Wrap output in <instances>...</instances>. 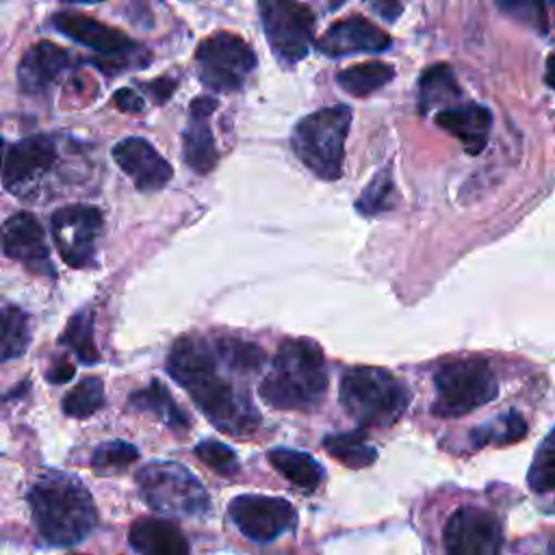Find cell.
Returning <instances> with one entry per match:
<instances>
[{"mask_svg":"<svg viewBox=\"0 0 555 555\" xmlns=\"http://www.w3.org/2000/svg\"><path fill=\"white\" fill-rule=\"evenodd\" d=\"M553 2H555V0H553Z\"/></svg>","mask_w":555,"mask_h":555,"instance_id":"cell-44","label":"cell"},{"mask_svg":"<svg viewBox=\"0 0 555 555\" xmlns=\"http://www.w3.org/2000/svg\"><path fill=\"white\" fill-rule=\"evenodd\" d=\"M262 33L282 65L304 61L314 43V13L299 0H258Z\"/></svg>","mask_w":555,"mask_h":555,"instance_id":"cell-9","label":"cell"},{"mask_svg":"<svg viewBox=\"0 0 555 555\" xmlns=\"http://www.w3.org/2000/svg\"><path fill=\"white\" fill-rule=\"evenodd\" d=\"M113 160L134 182L139 191H158L171 176V165L154 150V145L141 137H128L115 143Z\"/></svg>","mask_w":555,"mask_h":555,"instance_id":"cell-17","label":"cell"},{"mask_svg":"<svg viewBox=\"0 0 555 555\" xmlns=\"http://www.w3.org/2000/svg\"><path fill=\"white\" fill-rule=\"evenodd\" d=\"M63 2H80V4H85V2H102V0H63Z\"/></svg>","mask_w":555,"mask_h":555,"instance_id":"cell-42","label":"cell"},{"mask_svg":"<svg viewBox=\"0 0 555 555\" xmlns=\"http://www.w3.org/2000/svg\"><path fill=\"white\" fill-rule=\"evenodd\" d=\"M113 104H115L119 111H124V113H139V111H143V100H141V95H139L137 91H132V89H119V91H115Z\"/></svg>","mask_w":555,"mask_h":555,"instance_id":"cell-37","label":"cell"},{"mask_svg":"<svg viewBox=\"0 0 555 555\" xmlns=\"http://www.w3.org/2000/svg\"><path fill=\"white\" fill-rule=\"evenodd\" d=\"M327 392V366L319 343L286 338L260 382V397L275 410H314Z\"/></svg>","mask_w":555,"mask_h":555,"instance_id":"cell-3","label":"cell"},{"mask_svg":"<svg viewBox=\"0 0 555 555\" xmlns=\"http://www.w3.org/2000/svg\"><path fill=\"white\" fill-rule=\"evenodd\" d=\"M228 514L236 529L251 542H273L293 529L297 512L286 499L264 494H238L230 501Z\"/></svg>","mask_w":555,"mask_h":555,"instance_id":"cell-12","label":"cell"},{"mask_svg":"<svg viewBox=\"0 0 555 555\" xmlns=\"http://www.w3.org/2000/svg\"><path fill=\"white\" fill-rule=\"evenodd\" d=\"M375 15L386 22H395L403 11V0H364Z\"/></svg>","mask_w":555,"mask_h":555,"instance_id":"cell-36","label":"cell"},{"mask_svg":"<svg viewBox=\"0 0 555 555\" xmlns=\"http://www.w3.org/2000/svg\"><path fill=\"white\" fill-rule=\"evenodd\" d=\"M256 63L251 46L225 30L206 37L195 50L197 76L204 87L217 93H234L243 89L245 80L256 69Z\"/></svg>","mask_w":555,"mask_h":555,"instance_id":"cell-10","label":"cell"},{"mask_svg":"<svg viewBox=\"0 0 555 555\" xmlns=\"http://www.w3.org/2000/svg\"><path fill=\"white\" fill-rule=\"evenodd\" d=\"M343 410L362 427H390L410 405V390L386 369L351 366L338 386Z\"/></svg>","mask_w":555,"mask_h":555,"instance_id":"cell-4","label":"cell"},{"mask_svg":"<svg viewBox=\"0 0 555 555\" xmlns=\"http://www.w3.org/2000/svg\"><path fill=\"white\" fill-rule=\"evenodd\" d=\"M2 251L17 260L28 271L39 275H54L50 264V247L41 223L30 212H15L2 225Z\"/></svg>","mask_w":555,"mask_h":555,"instance_id":"cell-15","label":"cell"},{"mask_svg":"<svg viewBox=\"0 0 555 555\" xmlns=\"http://www.w3.org/2000/svg\"><path fill=\"white\" fill-rule=\"evenodd\" d=\"M76 373V366L69 362V360H59V364H54L50 371H48V379L52 384H65L74 377Z\"/></svg>","mask_w":555,"mask_h":555,"instance_id":"cell-38","label":"cell"},{"mask_svg":"<svg viewBox=\"0 0 555 555\" xmlns=\"http://www.w3.org/2000/svg\"><path fill=\"white\" fill-rule=\"evenodd\" d=\"M61 343H65L80 362L95 364L100 362V351L93 340V312L91 308L78 310L65 325V332L61 336Z\"/></svg>","mask_w":555,"mask_h":555,"instance_id":"cell-27","label":"cell"},{"mask_svg":"<svg viewBox=\"0 0 555 555\" xmlns=\"http://www.w3.org/2000/svg\"><path fill=\"white\" fill-rule=\"evenodd\" d=\"M193 453L206 466H210L215 473H219L223 477H232V475L238 473V457H236V453L228 444H223L219 440H202V442L195 444Z\"/></svg>","mask_w":555,"mask_h":555,"instance_id":"cell-35","label":"cell"},{"mask_svg":"<svg viewBox=\"0 0 555 555\" xmlns=\"http://www.w3.org/2000/svg\"><path fill=\"white\" fill-rule=\"evenodd\" d=\"M30 340L28 314L17 306H4L2 310V362L24 356Z\"/></svg>","mask_w":555,"mask_h":555,"instance_id":"cell-28","label":"cell"},{"mask_svg":"<svg viewBox=\"0 0 555 555\" xmlns=\"http://www.w3.org/2000/svg\"><path fill=\"white\" fill-rule=\"evenodd\" d=\"M392 78H395L392 65L382 63V61L351 65L336 74L338 87L353 98H366V95L379 91L382 87H386Z\"/></svg>","mask_w":555,"mask_h":555,"instance_id":"cell-25","label":"cell"},{"mask_svg":"<svg viewBox=\"0 0 555 555\" xmlns=\"http://www.w3.org/2000/svg\"><path fill=\"white\" fill-rule=\"evenodd\" d=\"M225 358L217 338L197 334L182 336L173 343L167 356V373L191 395L206 418L230 436H249L260 414L249 399V392L234 382V375H247L234 364L225 373Z\"/></svg>","mask_w":555,"mask_h":555,"instance_id":"cell-1","label":"cell"},{"mask_svg":"<svg viewBox=\"0 0 555 555\" xmlns=\"http://www.w3.org/2000/svg\"><path fill=\"white\" fill-rule=\"evenodd\" d=\"M462 89L455 80L453 69L447 63H436L427 67L421 74L418 80V108L421 113H429V108L440 106V104H453L460 100Z\"/></svg>","mask_w":555,"mask_h":555,"instance_id":"cell-24","label":"cell"},{"mask_svg":"<svg viewBox=\"0 0 555 555\" xmlns=\"http://www.w3.org/2000/svg\"><path fill=\"white\" fill-rule=\"evenodd\" d=\"M436 399L431 414L440 418L464 416L499 395V382L486 360L462 358L444 362L434 373Z\"/></svg>","mask_w":555,"mask_h":555,"instance_id":"cell-7","label":"cell"},{"mask_svg":"<svg viewBox=\"0 0 555 555\" xmlns=\"http://www.w3.org/2000/svg\"><path fill=\"white\" fill-rule=\"evenodd\" d=\"M501 11L512 20L544 35L548 30V15L542 0H496Z\"/></svg>","mask_w":555,"mask_h":555,"instance_id":"cell-34","label":"cell"},{"mask_svg":"<svg viewBox=\"0 0 555 555\" xmlns=\"http://www.w3.org/2000/svg\"><path fill=\"white\" fill-rule=\"evenodd\" d=\"M392 39L386 30L375 26L362 15H351L334 22L317 41V50L325 56H351V54H375L386 52Z\"/></svg>","mask_w":555,"mask_h":555,"instance_id":"cell-16","label":"cell"},{"mask_svg":"<svg viewBox=\"0 0 555 555\" xmlns=\"http://www.w3.org/2000/svg\"><path fill=\"white\" fill-rule=\"evenodd\" d=\"M104 405V386L98 377H87L78 382L65 397H63V412L72 418H87L95 414Z\"/></svg>","mask_w":555,"mask_h":555,"instance_id":"cell-30","label":"cell"},{"mask_svg":"<svg viewBox=\"0 0 555 555\" xmlns=\"http://www.w3.org/2000/svg\"><path fill=\"white\" fill-rule=\"evenodd\" d=\"M527 483L538 494L555 492V427L535 449L527 473Z\"/></svg>","mask_w":555,"mask_h":555,"instance_id":"cell-32","label":"cell"},{"mask_svg":"<svg viewBox=\"0 0 555 555\" xmlns=\"http://www.w3.org/2000/svg\"><path fill=\"white\" fill-rule=\"evenodd\" d=\"M26 499L39 535L52 546L65 548L80 544L98 525L93 496L69 473H41L28 488Z\"/></svg>","mask_w":555,"mask_h":555,"instance_id":"cell-2","label":"cell"},{"mask_svg":"<svg viewBox=\"0 0 555 555\" xmlns=\"http://www.w3.org/2000/svg\"><path fill=\"white\" fill-rule=\"evenodd\" d=\"M69 52L52 41L33 43L17 65V87L26 95L46 93L69 67Z\"/></svg>","mask_w":555,"mask_h":555,"instance_id":"cell-19","label":"cell"},{"mask_svg":"<svg viewBox=\"0 0 555 555\" xmlns=\"http://www.w3.org/2000/svg\"><path fill=\"white\" fill-rule=\"evenodd\" d=\"M351 126V108L345 104L319 108L293 128L295 156L321 180H338L343 173L345 139Z\"/></svg>","mask_w":555,"mask_h":555,"instance_id":"cell-5","label":"cell"},{"mask_svg":"<svg viewBox=\"0 0 555 555\" xmlns=\"http://www.w3.org/2000/svg\"><path fill=\"white\" fill-rule=\"evenodd\" d=\"M527 431V423L518 412H507L503 416H499L494 423L481 425L477 429L470 431L473 444L475 447H483V444H512L516 440H520Z\"/></svg>","mask_w":555,"mask_h":555,"instance_id":"cell-29","label":"cell"},{"mask_svg":"<svg viewBox=\"0 0 555 555\" xmlns=\"http://www.w3.org/2000/svg\"><path fill=\"white\" fill-rule=\"evenodd\" d=\"M50 232L65 264L74 269L91 267L102 232V212L89 204L63 206L50 217Z\"/></svg>","mask_w":555,"mask_h":555,"instance_id":"cell-11","label":"cell"},{"mask_svg":"<svg viewBox=\"0 0 555 555\" xmlns=\"http://www.w3.org/2000/svg\"><path fill=\"white\" fill-rule=\"evenodd\" d=\"M173 89H176V82L169 80V78H158V80L150 82V91L154 93V98H156L158 102H165Z\"/></svg>","mask_w":555,"mask_h":555,"instance_id":"cell-39","label":"cell"},{"mask_svg":"<svg viewBox=\"0 0 555 555\" xmlns=\"http://www.w3.org/2000/svg\"><path fill=\"white\" fill-rule=\"evenodd\" d=\"M544 82L551 87V89H555V54H551L548 59H546V72H544Z\"/></svg>","mask_w":555,"mask_h":555,"instance_id":"cell-40","label":"cell"},{"mask_svg":"<svg viewBox=\"0 0 555 555\" xmlns=\"http://www.w3.org/2000/svg\"><path fill=\"white\" fill-rule=\"evenodd\" d=\"M130 405L141 412H152L158 416L169 429L184 434L191 425L186 412L173 401L167 386H163L158 379H154L147 388H141L130 395Z\"/></svg>","mask_w":555,"mask_h":555,"instance_id":"cell-23","label":"cell"},{"mask_svg":"<svg viewBox=\"0 0 555 555\" xmlns=\"http://www.w3.org/2000/svg\"><path fill=\"white\" fill-rule=\"evenodd\" d=\"M143 501L165 516H206L210 514V496L199 479L180 462H147L137 473Z\"/></svg>","mask_w":555,"mask_h":555,"instance_id":"cell-6","label":"cell"},{"mask_svg":"<svg viewBox=\"0 0 555 555\" xmlns=\"http://www.w3.org/2000/svg\"><path fill=\"white\" fill-rule=\"evenodd\" d=\"M444 548L453 555H494L503 546V529L488 509L464 505L444 525Z\"/></svg>","mask_w":555,"mask_h":555,"instance_id":"cell-13","label":"cell"},{"mask_svg":"<svg viewBox=\"0 0 555 555\" xmlns=\"http://www.w3.org/2000/svg\"><path fill=\"white\" fill-rule=\"evenodd\" d=\"M50 22L54 30H59L67 39L95 50L98 56L91 59V63L106 74H117L130 65H147L143 48L137 41H132L126 33L113 26L67 11L54 13Z\"/></svg>","mask_w":555,"mask_h":555,"instance_id":"cell-8","label":"cell"},{"mask_svg":"<svg viewBox=\"0 0 555 555\" xmlns=\"http://www.w3.org/2000/svg\"><path fill=\"white\" fill-rule=\"evenodd\" d=\"M325 451L349 468H366L377 460L375 447L366 442L364 429L349 434H330L323 438Z\"/></svg>","mask_w":555,"mask_h":555,"instance_id":"cell-26","label":"cell"},{"mask_svg":"<svg viewBox=\"0 0 555 555\" xmlns=\"http://www.w3.org/2000/svg\"><path fill=\"white\" fill-rule=\"evenodd\" d=\"M56 156V143L50 134H33L7 145L2 186L24 197L52 169Z\"/></svg>","mask_w":555,"mask_h":555,"instance_id":"cell-14","label":"cell"},{"mask_svg":"<svg viewBox=\"0 0 555 555\" xmlns=\"http://www.w3.org/2000/svg\"><path fill=\"white\" fill-rule=\"evenodd\" d=\"M267 460L284 479H288L293 486L301 490H317L325 477L323 466L310 453H304L297 449H288V447L269 449Z\"/></svg>","mask_w":555,"mask_h":555,"instance_id":"cell-22","label":"cell"},{"mask_svg":"<svg viewBox=\"0 0 555 555\" xmlns=\"http://www.w3.org/2000/svg\"><path fill=\"white\" fill-rule=\"evenodd\" d=\"M325 2H327V9H330V11H336V9H340L347 0H325Z\"/></svg>","mask_w":555,"mask_h":555,"instance_id":"cell-41","label":"cell"},{"mask_svg":"<svg viewBox=\"0 0 555 555\" xmlns=\"http://www.w3.org/2000/svg\"><path fill=\"white\" fill-rule=\"evenodd\" d=\"M128 544L143 555H186L189 542L178 525L165 518H139L130 525Z\"/></svg>","mask_w":555,"mask_h":555,"instance_id":"cell-21","label":"cell"},{"mask_svg":"<svg viewBox=\"0 0 555 555\" xmlns=\"http://www.w3.org/2000/svg\"><path fill=\"white\" fill-rule=\"evenodd\" d=\"M551 551L555 553V538H553V542H551Z\"/></svg>","mask_w":555,"mask_h":555,"instance_id":"cell-43","label":"cell"},{"mask_svg":"<svg viewBox=\"0 0 555 555\" xmlns=\"http://www.w3.org/2000/svg\"><path fill=\"white\" fill-rule=\"evenodd\" d=\"M217 108V100L199 95L189 106V124L182 132V156L186 167L195 173H208L217 165V147L210 130V115Z\"/></svg>","mask_w":555,"mask_h":555,"instance_id":"cell-18","label":"cell"},{"mask_svg":"<svg viewBox=\"0 0 555 555\" xmlns=\"http://www.w3.org/2000/svg\"><path fill=\"white\" fill-rule=\"evenodd\" d=\"M436 126L453 134L468 154H479L492 128V113L481 104H460L447 106L436 113Z\"/></svg>","mask_w":555,"mask_h":555,"instance_id":"cell-20","label":"cell"},{"mask_svg":"<svg viewBox=\"0 0 555 555\" xmlns=\"http://www.w3.org/2000/svg\"><path fill=\"white\" fill-rule=\"evenodd\" d=\"M395 204V182L390 176V169H379L375 178L364 186L362 195L356 202V208L364 217L379 215L384 210H390Z\"/></svg>","mask_w":555,"mask_h":555,"instance_id":"cell-33","label":"cell"},{"mask_svg":"<svg viewBox=\"0 0 555 555\" xmlns=\"http://www.w3.org/2000/svg\"><path fill=\"white\" fill-rule=\"evenodd\" d=\"M139 449L126 440H106L95 447L91 455V468L95 475H117L137 462Z\"/></svg>","mask_w":555,"mask_h":555,"instance_id":"cell-31","label":"cell"}]
</instances>
